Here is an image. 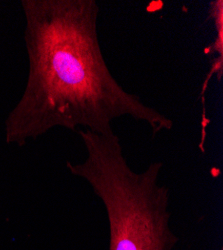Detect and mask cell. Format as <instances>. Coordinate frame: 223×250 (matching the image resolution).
I'll return each mask as SVG.
<instances>
[{
  "mask_svg": "<svg viewBox=\"0 0 223 250\" xmlns=\"http://www.w3.org/2000/svg\"><path fill=\"white\" fill-rule=\"evenodd\" d=\"M29 71L24 91L5 120V140L23 145L53 128L107 134L113 120L129 116L153 134L173 121L110 72L101 50L95 0H21Z\"/></svg>",
  "mask_w": 223,
  "mask_h": 250,
  "instance_id": "6da1fadb",
  "label": "cell"
},
{
  "mask_svg": "<svg viewBox=\"0 0 223 250\" xmlns=\"http://www.w3.org/2000/svg\"><path fill=\"white\" fill-rule=\"evenodd\" d=\"M76 132L84 144L86 158L66 165L71 174L91 186L105 207L108 250H173L179 238L170 225V191L158 182L163 163L152 162L144 171L136 172L114 131Z\"/></svg>",
  "mask_w": 223,
  "mask_h": 250,
  "instance_id": "7a4b0ae2",
  "label": "cell"
},
{
  "mask_svg": "<svg viewBox=\"0 0 223 250\" xmlns=\"http://www.w3.org/2000/svg\"><path fill=\"white\" fill-rule=\"evenodd\" d=\"M209 16L212 18L215 29L216 37L212 45H210L205 52L217 53L218 57L223 59V1L222 0H214L210 2Z\"/></svg>",
  "mask_w": 223,
  "mask_h": 250,
  "instance_id": "3957f363",
  "label": "cell"
}]
</instances>
